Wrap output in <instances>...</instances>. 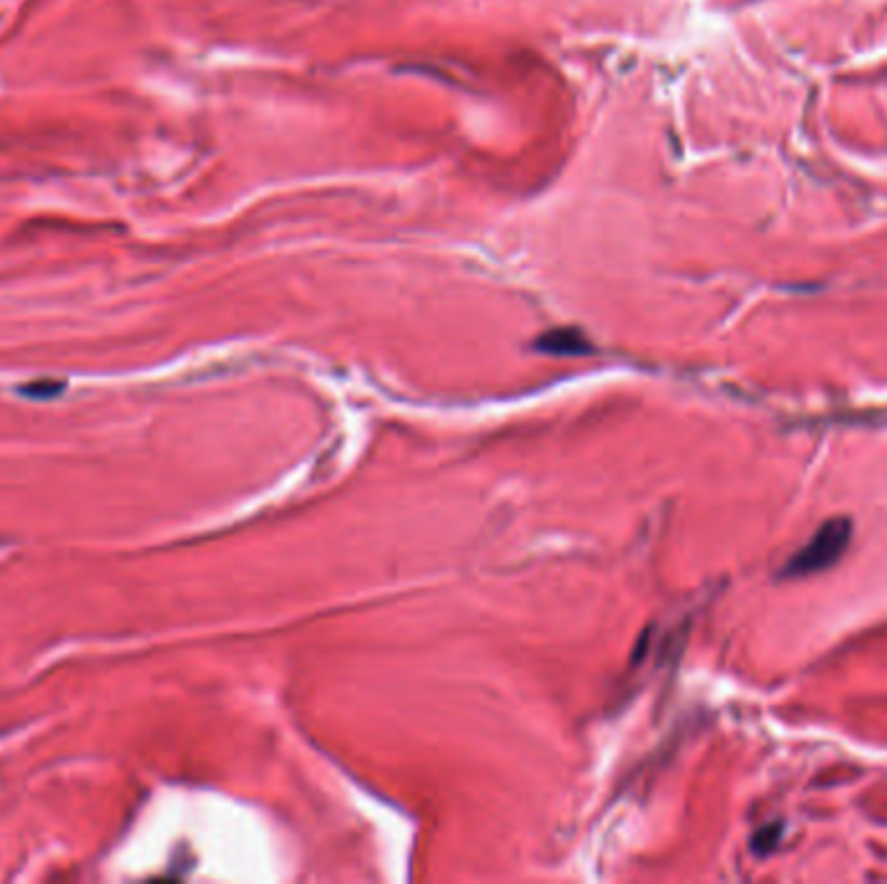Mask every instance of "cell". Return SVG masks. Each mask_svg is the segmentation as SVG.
I'll return each instance as SVG.
<instances>
[{
    "mask_svg": "<svg viewBox=\"0 0 887 884\" xmlns=\"http://www.w3.org/2000/svg\"><path fill=\"white\" fill-rule=\"evenodd\" d=\"M851 542V519L836 516L817 529L812 540L805 547H799L792 560L781 568L784 579H802V576H815L825 568L836 566L846 547Z\"/></svg>",
    "mask_w": 887,
    "mask_h": 884,
    "instance_id": "obj_1",
    "label": "cell"
},
{
    "mask_svg": "<svg viewBox=\"0 0 887 884\" xmlns=\"http://www.w3.org/2000/svg\"><path fill=\"white\" fill-rule=\"evenodd\" d=\"M535 348L553 353V356H581V353H589L592 345L579 330H553L545 332L535 343Z\"/></svg>",
    "mask_w": 887,
    "mask_h": 884,
    "instance_id": "obj_2",
    "label": "cell"
},
{
    "mask_svg": "<svg viewBox=\"0 0 887 884\" xmlns=\"http://www.w3.org/2000/svg\"><path fill=\"white\" fill-rule=\"evenodd\" d=\"M63 389H65L63 382H34L26 384L21 392H24L26 397H32V400H50V397H58Z\"/></svg>",
    "mask_w": 887,
    "mask_h": 884,
    "instance_id": "obj_3",
    "label": "cell"
},
{
    "mask_svg": "<svg viewBox=\"0 0 887 884\" xmlns=\"http://www.w3.org/2000/svg\"><path fill=\"white\" fill-rule=\"evenodd\" d=\"M779 835H781V827L779 825L768 827V830H760V833L753 838V848L758 853H768L773 846H776V840H779Z\"/></svg>",
    "mask_w": 887,
    "mask_h": 884,
    "instance_id": "obj_4",
    "label": "cell"
}]
</instances>
